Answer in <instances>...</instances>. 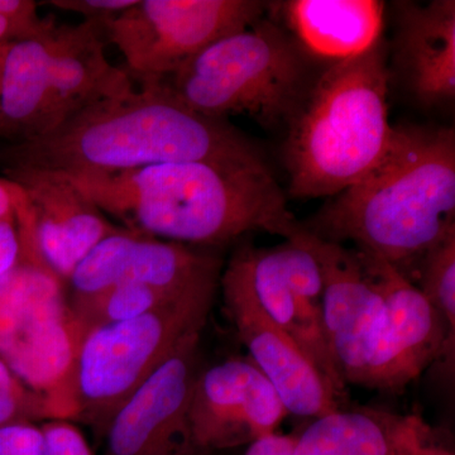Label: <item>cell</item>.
Wrapping results in <instances>:
<instances>
[{
    "label": "cell",
    "mask_w": 455,
    "mask_h": 455,
    "mask_svg": "<svg viewBox=\"0 0 455 455\" xmlns=\"http://www.w3.org/2000/svg\"><path fill=\"white\" fill-rule=\"evenodd\" d=\"M136 2L137 0H47L42 4L80 14L84 20L99 23L104 28L107 23L136 4Z\"/></svg>",
    "instance_id": "484cf974"
},
{
    "label": "cell",
    "mask_w": 455,
    "mask_h": 455,
    "mask_svg": "<svg viewBox=\"0 0 455 455\" xmlns=\"http://www.w3.org/2000/svg\"><path fill=\"white\" fill-rule=\"evenodd\" d=\"M287 415L250 358H229L197 374L188 411L191 444L197 455L251 445L276 434Z\"/></svg>",
    "instance_id": "30bf717a"
},
{
    "label": "cell",
    "mask_w": 455,
    "mask_h": 455,
    "mask_svg": "<svg viewBox=\"0 0 455 455\" xmlns=\"http://www.w3.org/2000/svg\"><path fill=\"white\" fill-rule=\"evenodd\" d=\"M293 440H295L293 434L292 435L272 434L248 445L244 455H292Z\"/></svg>",
    "instance_id": "f1b7e54d"
},
{
    "label": "cell",
    "mask_w": 455,
    "mask_h": 455,
    "mask_svg": "<svg viewBox=\"0 0 455 455\" xmlns=\"http://www.w3.org/2000/svg\"><path fill=\"white\" fill-rule=\"evenodd\" d=\"M0 220L16 223L14 184L3 178H0Z\"/></svg>",
    "instance_id": "4dcf8cb0"
},
{
    "label": "cell",
    "mask_w": 455,
    "mask_h": 455,
    "mask_svg": "<svg viewBox=\"0 0 455 455\" xmlns=\"http://www.w3.org/2000/svg\"><path fill=\"white\" fill-rule=\"evenodd\" d=\"M385 300L381 328L368 358L363 387L400 392L442 358V320L418 286L391 263L358 251Z\"/></svg>",
    "instance_id": "8fae6325"
},
{
    "label": "cell",
    "mask_w": 455,
    "mask_h": 455,
    "mask_svg": "<svg viewBox=\"0 0 455 455\" xmlns=\"http://www.w3.org/2000/svg\"><path fill=\"white\" fill-rule=\"evenodd\" d=\"M52 18H41L32 0H0V44L36 37L55 26Z\"/></svg>",
    "instance_id": "cb8c5ba5"
},
{
    "label": "cell",
    "mask_w": 455,
    "mask_h": 455,
    "mask_svg": "<svg viewBox=\"0 0 455 455\" xmlns=\"http://www.w3.org/2000/svg\"><path fill=\"white\" fill-rule=\"evenodd\" d=\"M268 12L257 0H137L104 26L140 88L161 85L214 42L243 31Z\"/></svg>",
    "instance_id": "ba28073f"
},
{
    "label": "cell",
    "mask_w": 455,
    "mask_h": 455,
    "mask_svg": "<svg viewBox=\"0 0 455 455\" xmlns=\"http://www.w3.org/2000/svg\"><path fill=\"white\" fill-rule=\"evenodd\" d=\"M388 80L381 37L364 52L334 62L311 84L284 143L290 196H338L385 157L395 133L388 119Z\"/></svg>",
    "instance_id": "277c9868"
},
{
    "label": "cell",
    "mask_w": 455,
    "mask_h": 455,
    "mask_svg": "<svg viewBox=\"0 0 455 455\" xmlns=\"http://www.w3.org/2000/svg\"><path fill=\"white\" fill-rule=\"evenodd\" d=\"M0 455H46V436L37 424L0 427Z\"/></svg>",
    "instance_id": "d4e9b609"
},
{
    "label": "cell",
    "mask_w": 455,
    "mask_h": 455,
    "mask_svg": "<svg viewBox=\"0 0 455 455\" xmlns=\"http://www.w3.org/2000/svg\"><path fill=\"white\" fill-rule=\"evenodd\" d=\"M68 176L122 228L163 241L220 245L257 230L289 239L301 227L268 166L176 163Z\"/></svg>",
    "instance_id": "7a4b0ae2"
},
{
    "label": "cell",
    "mask_w": 455,
    "mask_h": 455,
    "mask_svg": "<svg viewBox=\"0 0 455 455\" xmlns=\"http://www.w3.org/2000/svg\"><path fill=\"white\" fill-rule=\"evenodd\" d=\"M224 310L250 359L271 382L289 414L320 418L341 409V395L300 347L260 307L241 251L221 271Z\"/></svg>",
    "instance_id": "9c48e42d"
},
{
    "label": "cell",
    "mask_w": 455,
    "mask_h": 455,
    "mask_svg": "<svg viewBox=\"0 0 455 455\" xmlns=\"http://www.w3.org/2000/svg\"><path fill=\"white\" fill-rule=\"evenodd\" d=\"M50 84L52 130L92 104L136 90L127 71L116 68L108 59L103 27L89 20L75 26L57 25Z\"/></svg>",
    "instance_id": "2e32d148"
},
{
    "label": "cell",
    "mask_w": 455,
    "mask_h": 455,
    "mask_svg": "<svg viewBox=\"0 0 455 455\" xmlns=\"http://www.w3.org/2000/svg\"><path fill=\"white\" fill-rule=\"evenodd\" d=\"M405 455H455L453 451L434 442L431 438V430L427 425H425L410 448L407 449Z\"/></svg>",
    "instance_id": "f546056e"
},
{
    "label": "cell",
    "mask_w": 455,
    "mask_h": 455,
    "mask_svg": "<svg viewBox=\"0 0 455 455\" xmlns=\"http://www.w3.org/2000/svg\"><path fill=\"white\" fill-rule=\"evenodd\" d=\"M164 84L204 116L245 114L266 125L291 121L311 86L307 53L266 16L214 42Z\"/></svg>",
    "instance_id": "5b68a950"
},
{
    "label": "cell",
    "mask_w": 455,
    "mask_h": 455,
    "mask_svg": "<svg viewBox=\"0 0 455 455\" xmlns=\"http://www.w3.org/2000/svg\"><path fill=\"white\" fill-rule=\"evenodd\" d=\"M274 7L307 56L333 64L364 52L382 37L385 5L377 0H290Z\"/></svg>",
    "instance_id": "ac0fdd59"
},
{
    "label": "cell",
    "mask_w": 455,
    "mask_h": 455,
    "mask_svg": "<svg viewBox=\"0 0 455 455\" xmlns=\"http://www.w3.org/2000/svg\"><path fill=\"white\" fill-rule=\"evenodd\" d=\"M194 290L187 292H170L148 284L122 283L86 295H71L70 307L75 320L85 337L92 329L134 319L169 302L178 300Z\"/></svg>",
    "instance_id": "44dd1931"
},
{
    "label": "cell",
    "mask_w": 455,
    "mask_h": 455,
    "mask_svg": "<svg viewBox=\"0 0 455 455\" xmlns=\"http://www.w3.org/2000/svg\"><path fill=\"white\" fill-rule=\"evenodd\" d=\"M302 227L324 241L352 242L410 280L425 254L455 230L453 128L395 127L379 164Z\"/></svg>",
    "instance_id": "3957f363"
},
{
    "label": "cell",
    "mask_w": 455,
    "mask_h": 455,
    "mask_svg": "<svg viewBox=\"0 0 455 455\" xmlns=\"http://www.w3.org/2000/svg\"><path fill=\"white\" fill-rule=\"evenodd\" d=\"M176 163L268 166L235 125L196 112L164 84L99 101L36 139L0 143V173H112Z\"/></svg>",
    "instance_id": "6da1fadb"
},
{
    "label": "cell",
    "mask_w": 455,
    "mask_h": 455,
    "mask_svg": "<svg viewBox=\"0 0 455 455\" xmlns=\"http://www.w3.org/2000/svg\"><path fill=\"white\" fill-rule=\"evenodd\" d=\"M221 267L220 257L119 228L75 267L68 286L71 295H86L122 283L187 292L220 283Z\"/></svg>",
    "instance_id": "5bb4252c"
},
{
    "label": "cell",
    "mask_w": 455,
    "mask_h": 455,
    "mask_svg": "<svg viewBox=\"0 0 455 455\" xmlns=\"http://www.w3.org/2000/svg\"><path fill=\"white\" fill-rule=\"evenodd\" d=\"M220 283L194 290L127 322L92 329L77 359V421L99 436L119 407L193 334L202 333Z\"/></svg>",
    "instance_id": "52a82bcc"
},
{
    "label": "cell",
    "mask_w": 455,
    "mask_h": 455,
    "mask_svg": "<svg viewBox=\"0 0 455 455\" xmlns=\"http://www.w3.org/2000/svg\"><path fill=\"white\" fill-rule=\"evenodd\" d=\"M41 427L46 436V455H94L73 421L51 420Z\"/></svg>",
    "instance_id": "4316f807"
},
{
    "label": "cell",
    "mask_w": 455,
    "mask_h": 455,
    "mask_svg": "<svg viewBox=\"0 0 455 455\" xmlns=\"http://www.w3.org/2000/svg\"><path fill=\"white\" fill-rule=\"evenodd\" d=\"M396 62L406 85L427 106L455 97V2L396 4Z\"/></svg>",
    "instance_id": "e0dca14e"
},
{
    "label": "cell",
    "mask_w": 455,
    "mask_h": 455,
    "mask_svg": "<svg viewBox=\"0 0 455 455\" xmlns=\"http://www.w3.org/2000/svg\"><path fill=\"white\" fill-rule=\"evenodd\" d=\"M56 27L5 50L0 68V143L25 142L52 130L50 66Z\"/></svg>",
    "instance_id": "d6986e66"
},
{
    "label": "cell",
    "mask_w": 455,
    "mask_h": 455,
    "mask_svg": "<svg viewBox=\"0 0 455 455\" xmlns=\"http://www.w3.org/2000/svg\"><path fill=\"white\" fill-rule=\"evenodd\" d=\"M424 427L418 415L340 409L293 434L292 455H405Z\"/></svg>",
    "instance_id": "ffe728a7"
},
{
    "label": "cell",
    "mask_w": 455,
    "mask_h": 455,
    "mask_svg": "<svg viewBox=\"0 0 455 455\" xmlns=\"http://www.w3.org/2000/svg\"><path fill=\"white\" fill-rule=\"evenodd\" d=\"M20 259L0 277V358L46 398L55 420L77 421L76 371L84 334L68 284L47 265L36 235L20 232Z\"/></svg>",
    "instance_id": "8992f818"
},
{
    "label": "cell",
    "mask_w": 455,
    "mask_h": 455,
    "mask_svg": "<svg viewBox=\"0 0 455 455\" xmlns=\"http://www.w3.org/2000/svg\"><path fill=\"white\" fill-rule=\"evenodd\" d=\"M55 420L46 398L29 388L0 358V427Z\"/></svg>",
    "instance_id": "603a6c76"
},
{
    "label": "cell",
    "mask_w": 455,
    "mask_h": 455,
    "mask_svg": "<svg viewBox=\"0 0 455 455\" xmlns=\"http://www.w3.org/2000/svg\"><path fill=\"white\" fill-rule=\"evenodd\" d=\"M296 235L319 262L323 324L341 379L363 386L368 358L385 313L381 290L355 248L324 241L302 224Z\"/></svg>",
    "instance_id": "7c38bea8"
},
{
    "label": "cell",
    "mask_w": 455,
    "mask_h": 455,
    "mask_svg": "<svg viewBox=\"0 0 455 455\" xmlns=\"http://www.w3.org/2000/svg\"><path fill=\"white\" fill-rule=\"evenodd\" d=\"M202 333L188 337L113 416L104 455H197L188 411L200 368Z\"/></svg>",
    "instance_id": "4fadbf2b"
},
{
    "label": "cell",
    "mask_w": 455,
    "mask_h": 455,
    "mask_svg": "<svg viewBox=\"0 0 455 455\" xmlns=\"http://www.w3.org/2000/svg\"><path fill=\"white\" fill-rule=\"evenodd\" d=\"M20 259V236L16 223L0 220V277L16 266Z\"/></svg>",
    "instance_id": "83f0119b"
},
{
    "label": "cell",
    "mask_w": 455,
    "mask_h": 455,
    "mask_svg": "<svg viewBox=\"0 0 455 455\" xmlns=\"http://www.w3.org/2000/svg\"><path fill=\"white\" fill-rule=\"evenodd\" d=\"M8 44H0V68H2L3 59H4V53Z\"/></svg>",
    "instance_id": "1f68e13d"
},
{
    "label": "cell",
    "mask_w": 455,
    "mask_h": 455,
    "mask_svg": "<svg viewBox=\"0 0 455 455\" xmlns=\"http://www.w3.org/2000/svg\"><path fill=\"white\" fill-rule=\"evenodd\" d=\"M2 178L22 188L42 256L66 284L90 251L121 228L110 223L65 173L17 169L5 171Z\"/></svg>",
    "instance_id": "9a60e30c"
},
{
    "label": "cell",
    "mask_w": 455,
    "mask_h": 455,
    "mask_svg": "<svg viewBox=\"0 0 455 455\" xmlns=\"http://www.w3.org/2000/svg\"><path fill=\"white\" fill-rule=\"evenodd\" d=\"M420 291L438 314L445 331L442 358L453 367L455 346V230L425 254L416 271ZM440 358V359H442Z\"/></svg>",
    "instance_id": "7402d4cb"
}]
</instances>
